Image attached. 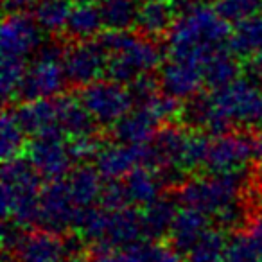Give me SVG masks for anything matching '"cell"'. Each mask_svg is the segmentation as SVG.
I'll return each mask as SVG.
<instances>
[{"label": "cell", "mask_w": 262, "mask_h": 262, "mask_svg": "<svg viewBox=\"0 0 262 262\" xmlns=\"http://www.w3.org/2000/svg\"><path fill=\"white\" fill-rule=\"evenodd\" d=\"M230 24L215 11L214 6L196 2L182 9L167 34V54L171 59L203 65L230 40Z\"/></svg>", "instance_id": "6da1fadb"}, {"label": "cell", "mask_w": 262, "mask_h": 262, "mask_svg": "<svg viewBox=\"0 0 262 262\" xmlns=\"http://www.w3.org/2000/svg\"><path fill=\"white\" fill-rule=\"evenodd\" d=\"M108 52L106 76L117 83L129 84L140 74L157 70L164 52L155 38L131 31H108L97 38Z\"/></svg>", "instance_id": "7a4b0ae2"}, {"label": "cell", "mask_w": 262, "mask_h": 262, "mask_svg": "<svg viewBox=\"0 0 262 262\" xmlns=\"http://www.w3.org/2000/svg\"><path fill=\"white\" fill-rule=\"evenodd\" d=\"M41 176L27 158H13L2 167L0 214L6 221L16 223L22 228L38 226L40 219Z\"/></svg>", "instance_id": "3957f363"}, {"label": "cell", "mask_w": 262, "mask_h": 262, "mask_svg": "<svg viewBox=\"0 0 262 262\" xmlns=\"http://www.w3.org/2000/svg\"><path fill=\"white\" fill-rule=\"evenodd\" d=\"M74 230L94 248H124L140 243L144 233L142 212L133 205L108 210L104 207L81 208Z\"/></svg>", "instance_id": "277c9868"}, {"label": "cell", "mask_w": 262, "mask_h": 262, "mask_svg": "<svg viewBox=\"0 0 262 262\" xmlns=\"http://www.w3.org/2000/svg\"><path fill=\"white\" fill-rule=\"evenodd\" d=\"M215 115L212 137L228 133L232 127H262V84L257 79L243 77L228 86L212 92Z\"/></svg>", "instance_id": "5b68a950"}, {"label": "cell", "mask_w": 262, "mask_h": 262, "mask_svg": "<svg viewBox=\"0 0 262 262\" xmlns=\"http://www.w3.org/2000/svg\"><path fill=\"white\" fill-rule=\"evenodd\" d=\"M248 183L244 169L228 172H208L189 178L178 187V201L208 215H217L226 207L241 201Z\"/></svg>", "instance_id": "8992f818"}, {"label": "cell", "mask_w": 262, "mask_h": 262, "mask_svg": "<svg viewBox=\"0 0 262 262\" xmlns=\"http://www.w3.org/2000/svg\"><path fill=\"white\" fill-rule=\"evenodd\" d=\"M63 56L65 49L58 41H43L27 69L26 81L20 90V97L24 101L52 99L61 94L65 84L69 83L63 69Z\"/></svg>", "instance_id": "52a82bcc"}, {"label": "cell", "mask_w": 262, "mask_h": 262, "mask_svg": "<svg viewBox=\"0 0 262 262\" xmlns=\"http://www.w3.org/2000/svg\"><path fill=\"white\" fill-rule=\"evenodd\" d=\"M79 99L92 113L95 122L102 127H112L133 110L135 101L127 84L113 79H97L81 88Z\"/></svg>", "instance_id": "ba28073f"}, {"label": "cell", "mask_w": 262, "mask_h": 262, "mask_svg": "<svg viewBox=\"0 0 262 262\" xmlns=\"http://www.w3.org/2000/svg\"><path fill=\"white\" fill-rule=\"evenodd\" d=\"M59 127L34 135L26 149V158L33 164L38 174L45 182L65 180L72 171V157L69 151V140Z\"/></svg>", "instance_id": "9c48e42d"}, {"label": "cell", "mask_w": 262, "mask_h": 262, "mask_svg": "<svg viewBox=\"0 0 262 262\" xmlns=\"http://www.w3.org/2000/svg\"><path fill=\"white\" fill-rule=\"evenodd\" d=\"M81 208L76 205L67 185V180L49 182L40 194L38 226L54 233H65L76 226Z\"/></svg>", "instance_id": "30bf717a"}, {"label": "cell", "mask_w": 262, "mask_h": 262, "mask_svg": "<svg viewBox=\"0 0 262 262\" xmlns=\"http://www.w3.org/2000/svg\"><path fill=\"white\" fill-rule=\"evenodd\" d=\"M43 45V29L33 15L26 11H9L0 27V51L2 56L22 58L36 54Z\"/></svg>", "instance_id": "8fae6325"}, {"label": "cell", "mask_w": 262, "mask_h": 262, "mask_svg": "<svg viewBox=\"0 0 262 262\" xmlns=\"http://www.w3.org/2000/svg\"><path fill=\"white\" fill-rule=\"evenodd\" d=\"M106 63L108 52L99 40L76 41L65 49L63 56L67 81L76 86H86L101 79L102 74H106Z\"/></svg>", "instance_id": "7c38bea8"}, {"label": "cell", "mask_w": 262, "mask_h": 262, "mask_svg": "<svg viewBox=\"0 0 262 262\" xmlns=\"http://www.w3.org/2000/svg\"><path fill=\"white\" fill-rule=\"evenodd\" d=\"M255 157V139L241 131H228L223 135H215L210 140L207 157L208 172H228L244 169Z\"/></svg>", "instance_id": "4fadbf2b"}, {"label": "cell", "mask_w": 262, "mask_h": 262, "mask_svg": "<svg viewBox=\"0 0 262 262\" xmlns=\"http://www.w3.org/2000/svg\"><path fill=\"white\" fill-rule=\"evenodd\" d=\"M149 144L131 146L126 142L102 144L94 165L104 180H124L137 165H149Z\"/></svg>", "instance_id": "5bb4252c"}, {"label": "cell", "mask_w": 262, "mask_h": 262, "mask_svg": "<svg viewBox=\"0 0 262 262\" xmlns=\"http://www.w3.org/2000/svg\"><path fill=\"white\" fill-rule=\"evenodd\" d=\"M70 257L67 241L59 233L41 228L40 232H26L16 250L15 262H65Z\"/></svg>", "instance_id": "9a60e30c"}, {"label": "cell", "mask_w": 262, "mask_h": 262, "mask_svg": "<svg viewBox=\"0 0 262 262\" xmlns=\"http://www.w3.org/2000/svg\"><path fill=\"white\" fill-rule=\"evenodd\" d=\"M158 79H160L162 92L180 101H187L198 95L205 84L201 67L196 63L183 61V59H171L169 63H165Z\"/></svg>", "instance_id": "2e32d148"}, {"label": "cell", "mask_w": 262, "mask_h": 262, "mask_svg": "<svg viewBox=\"0 0 262 262\" xmlns=\"http://www.w3.org/2000/svg\"><path fill=\"white\" fill-rule=\"evenodd\" d=\"M189 131L176 124H164L158 127L155 139L149 142L151 167H180L182 169V155Z\"/></svg>", "instance_id": "e0dca14e"}, {"label": "cell", "mask_w": 262, "mask_h": 262, "mask_svg": "<svg viewBox=\"0 0 262 262\" xmlns=\"http://www.w3.org/2000/svg\"><path fill=\"white\" fill-rule=\"evenodd\" d=\"M158 126L160 122L155 119L153 113L146 106H139L137 110H131L127 115H124L115 126H112V131L113 139L119 142L142 146V144H149L155 139Z\"/></svg>", "instance_id": "ac0fdd59"}, {"label": "cell", "mask_w": 262, "mask_h": 262, "mask_svg": "<svg viewBox=\"0 0 262 262\" xmlns=\"http://www.w3.org/2000/svg\"><path fill=\"white\" fill-rule=\"evenodd\" d=\"M58 106V127L69 139L81 135H92L97 131L99 124L92 117L79 97L76 95H61L56 99Z\"/></svg>", "instance_id": "d6986e66"}, {"label": "cell", "mask_w": 262, "mask_h": 262, "mask_svg": "<svg viewBox=\"0 0 262 262\" xmlns=\"http://www.w3.org/2000/svg\"><path fill=\"white\" fill-rule=\"evenodd\" d=\"M129 203L133 207H147L162 196L165 182L160 171L151 165H137L129 174L124 178Z\"/></svg>", "instance_id": "ffe728a7"}, {"label": "cell", "mask_w": 262, "mask_h": 262, "mask_svg": "<svg viewBox=\"0 0 262 262\" xmlns=\"http://www.w3.org/2000/svg\"><path fill=\"white\" fill-rule=\"evenodd\" d=\"M176 18V6L169 0H151L140 2L139 16H137V29L140 34L149 38L167 36L172 29Z\"/></svg>", "instance_id": "44dd1931"}, {"label": "cell", "mask_w": 262, "mask_h": 262, "mask_svg": "<svg viewBox=\"0 0 262 262\" xmlns=\"http://www.w3.org/2000/svg\"><path fill=\"white\" fill-rule=\"evenodd\" d=\"M15 115L27 135H40L58 127V106L52 99L24 101L15 110Z\"/></svg>", "instance_id": "7402d4cb"}, {"label": "cell", "mask_w": 262, "mask_h": 262, "mask_svg": "<svg viewBox=\"0 0 262 262\" xmlns=\"http://www.w3.org/2000/svg\"><path fill=\"white\" fill-rule=\"evenodd\" d=\"M208 225H210L208 214L183 205L180 208L178 215H176L171 232H169V239L182 253H187L201 239V235L207 232Z\"/></svg>", "instance_id": "603a6c76"}, {"label": "cell", "mask_w": 262, "mask_h": 262, "mask_svg": "<svg viewBox=\"0 0 262 262\" xmlns=\"http://www.w3.org/2000/svg\"><path fill=\"white\" fill-rule=\"evenodd\" d=\"M102 176L97 171V167H92L88 164H81L70 174L67 176V185L72 194L74 201L79 208L94 207L102 194Z\"/></svg>", "instance_id": "cb8c5ba5"}, {"label": "cell", "mask_w": 262, "mask_h": 262, "mask_svg": "<svg viewBox=\"0 0 262 262\" xmlns=\"http://www.w3.org/2000/svg\"><path fill=\"white\" fill-rule=\"evenodd\" d=\"M180 212L178 201L169 196H160L157 201L149 203L142 208V223L144 233L147 239L160 241L164 237H169L174 219Z\"/></svg>", "instance_id": "d4e9b609"}, {"label": "cell", "mask_w": 262, "mask_h": 262, "mask_svg": "<svg viewBox=\"0 0 262 262\" xmlns=\"http://www.w3.org/2000/svg\"><path fill=\"white\" fill-rule=\"evenodd\" d=\"M241 58H237L232 51L226 49H219L217 52L205 59L201 65V72H203L205 86H208L212 92L219 90V88L228 86L235 79L241 77Z\"/></svg>", "instance_id": "484cf974"}, {"label": "cell", "mask_w": 262, "mask_h": 262, "mask_svg": "<svg viewBox=\"0 0 262 262\" xmlns=\"http://www.w3.org/2000/svg\"><path fill=\"white\" fill-rule=\"evenodd\" d=\"M102 27L104 22H102L101 8L95 6V2H76L70 11L65 33L74 41L95 40L101 36Z\"/></svg>", "instance_id": "4316f807"}, {"label": "cell", "mask_w": 262, "mask_h": 262, "mask_svg": "<svg viewBox=\"0 0 262 262\" xmlns=\"http://www.w3.org/2000/svg\"><path fill=\"white\" fill-rule=\"evenodd\" d=\"M26 137V129L18 122L15 112L6 110L0 119V157L2 160L8 162L26 155L27 144H29Z\"/></svg>", "instance_id": "83f0119b"}, {"label": "cell", "mask_w": 262, "mask_h": 262, "mask_svg": "<svg viewBox=\"0 0 262 262\" xmlns=\"http://www.w3.org/2000/svg\"><path fill=\"white\" fill-rule=\"evenodd\" d=\"M262 47V15L235 24L228 40V49L237 58L250 59Z\"/></svg>", "instance_id": "f1b7e54d"}, {"label": "cell", "mask_w": 262, "mask_h": 262, "mask_svg": "<svg viewBox=\"0 0 262 262\" xmlns=\"http://www.w3.org/2000/svg\"><path fill=\"white\" fill-rule=\"evenodd\" d=\"M99 8L108 31H131V27H137L139 0H101Z\"/></svg>", "instance_id": "f546056e"}, {"label": "cell", "mask_w": 262, "mask_h": 262, "mask_svg": "<svg viewBox=\"0 0 262 262\" xmlns=\"http://www.w3.org/2000/svg\"><path fill=\"white\" fill-rule=\"evenodd\" d=\"M70 6L69 0H38L33 8V16L47 34H59L67 29Z\"/></svg>", "instance_id": "4dcf8cb0"}, {"label": "cell", "mask_w": 262, "mask_h": 262, "mask_svg": "<svg viewBox=\"0 0 262 262\" xmlns=\"http://www.w3.org/2000/svg\"><path fill=\"white\" fill-rule=\"evenodd\" d=\"M228 239L223 228H208L201 239L187 251L185 262H225Z\"/></svg>", "instance_id": "1f68e13d"}, {"label": "cell", "mask_w": 262, "mask_h": 262, "mask_svg": "<svg viewBox=\"0 0 262 262\" xmlns=\"http://www.w3.org/2000/svg\"><path fill=\"white\" fill-rule=\"evenodd\" d=\"M26 59L22 58H9L2 56V65H0V92H2V101L8 102L20 97V90L27 76Z\"/></svg>", "instance_id": "d6a6232c"}, {"label": "cell", "mask_w": 262, "mask_h": 262, "mask_svg": "<svg viewBox=\"0 0 262 262\" xmlns=\"http://www.w3.org/2000/svg\"><path fill=\"white\" fill-rule=\"evenodd\" d=\"M214 115H215V108H214V101H212V95L198 94L185 101V104L182 106L180 119L187 126L208 131L212 122H214Z\"/></svg>", "instance_id": "836d02e7"}, {"label": "cell", "mask_w": 262, "mask_h": 262, "mask_svg": "<svg viewBox=\"0 0 262 262\" xmlns=\"http://www.w3.org/2000/svg\"><path fill=\"white\" fill-rule=\"evenodd\" d=\"M210 140L205 131H189L182 155V169L185 172L198 171L207 165Z\"/></svg>", "instance_id": "e575fe53"}, {"label": "cell", "mask_w": 262, "mask_h": 262, "mask_svg": "<svg viewBox=\"0 0 262 262\" xmlns=\"http://www.w3.org/2000/svg\"><path fill=\"white\" fill-rule=\"evenodd\" d=\"M214 8L230 26L262 15V0H214Z\"/></svg>", "instance_id": "d590c367"}, {"label": "cell", "mask_w": 262, "mask_h": 262, "mask_svg": "<svg viewBox=\"0 0 262 262\" xmlns=\"http://www.w3.org/2000/svg\"><path fill=\"white\" fill-rule=\"evenodd\" d=\"M92 262H149L147 243H135L124 248H94Z\"/></svg>", "instance_id": "8d00e7d4"}, {"label": "cell", "mask_w": 262, "mask_h": 262, "mask_svg": "<svg viewBox=\"0 0 262 262\" xmlns=\"http://www.w3.org/2000/svg\"><path fill=\"white\" fill-rule=\"evenodd\" d=\"M225 262H262V253L248 233H235L226 244Z\"/></svg>", "instance_id": "74e56055"}, {"label": "cell", "mask_w": 262, "mask_h": 262, "mask_svg": "<svg viewBox=\"0 0 262 262\" xmlns=\"http://www.w3.org/2000/svg\"><path fill=\"white\" fill-rule=\"evenodd\" d=\"M151 113L155 115V119L160 124H169L172 120L180 119L182 115V104H180V99L172 97V95L160 92L155 99H151L147 104H144Z\"/></svg>", "instance_id": "f35d334b"}, {"label": "cell", "mask_w": 262, "mask_h": 262, "mask_svg": "<svg viewBox=\"0 0 262 262\" xmlns=\"http://www.w3.org/2000/svg\"><path fill=\"white\" fill-rule=\"evenodd\" d=\"M127 88H129L131 97H133V101H135L137 106L147 104L151 99H155L162 92L160 79L155 77L151 72L140 74L139 77H135V79L127 84Z\"/></svg>", "instance_id": "ab89813d"}, {"label": "cell", "mask_w": 262, "mask_h": 262, "mask_svg": "<svg viewBox=\"0 0 262 262\" xmlns=\"http://www.w3.org/2000/svg\"><path fill=\"white\" fill-rule=\"evenodd\" d=\"M101 146H102L101 140L97 139L95 133L69 139L70 157H72V160L77 162V164H86V162H90V160H95Z\"/></svg>", "instance_id": "60d3db41"}, {"label": "cell", "mask_w": 262, "mask_h": 262, "mask_svg": "<svg viewBox=\"0 0 262 262\" xmlns=\"http://www.w3.org/2000/svg\"><path fill=\"white\" fill-rule=\"evenodd\" d=\"M101 207L108 208V210H119V208L129 207V196H127L124 180H108L104 187H102L101 200H99Z\"/></svg>", "instance_id": "b9f144b4"}, {"label": "cell", "mask_w": 262, "mask_h": 262, "mask_svg": "<svg viewBox=\"0 0 262 262\" xmlns=\"http://www.w3.org/2000/svg\"><path fill=\"white\" fill-rule=\"evenodd\" d=\"M147 253H149V262H183L182 251L171 241L162 243L160 239L147 243Z\"/></svg>", "instance_id": "7bdbcfd3"}, {"label": "cell", "mask_w": 262, "mask_h": 262, "mask_svg": "<svg viewBox=\"0 0 262 262\" xmlns=\"http://www.w3.org/2000/svg\"><path fill=\"white\" fill-rule=\"evenodd\" d=\"M215 217H217L219 228H223L225 232L226 230H237L246 223V208L243 207L241 201H237V203L230 205L225 210L219 212Z\"/></svg>", "instance_id": "ee69618b"}, {"label": "cell", "mask_w": 262, "mask_h": 262, "mask_svg": "<svg viewBox=\"0 0 262 262\" xmlns=\"http://www.w3.org/2000/svg\"><path fill=\"white\" fill-rule=\"evenodd\" d=\"M248 235H250V239L253 241V244L257 246V250L262 253V214L253 219V223L250 225V232H248Z\"/></svg>", "instance_id": "f6af8a7d"}, {"label": "cell", "mask_w": 262, "mask_h": 262, "mask_svg": "<svg viewBox=\"0 0 262 262\" xmlns=\"http://www.w3.org/2000/svg\"><path fill=\"white\" fill-rule=\"evenodd\" d=\"M38 0H4V6L8 11H27L29 8H34Z\"/></svg>", "instance_id": "bcb514c9"}, {"label": "cell", "mask_w": 262, "mask_h": 262, "mask_svg": "<svg viewBox=\"0 0 262 262\" xmlns=\"http://www.w3.org/2000/svg\"><path fill=\"white\" fill-rule=\"evenodd\" d=\"M250 69L255 77H260L262 79V47L250 58Z\"/></svg>", "instance_id": "7dc6e473"}, {"label": "cell", "mask_w": 262, "mask_h": 262, "mask_svg": "<svg viewBox=\"0 0 262 262\" xmlns=\"http://www.w3.org/2000/svg\"><path fill=\"white\" fill-rule=\"evenodd\" d=\"M255 160H257L258 167L262 169V131L255 137Z\"/></svg>", "instance_id": "c3c4849f"}, {"label": "cell", "mask_w": 262, "mask_h": 262, "mask_svg": "<svg viewBox=\"0 0 262 262\" xmlns=\"http://www.w3.org/2000/svg\"><path fill=\"white\" fill-rule=\"evenodd\" d=\"M65 262H92V260H88V258L83 257V255H70Z\"/></svg>", "instance_id": "681fc988"}, {"label": "cell", "mask_w": 262, "mask_h": 262, "mask_svg": "<svg viewBox=\"0 0 262 262\" xmlns=\"http://www.w3.org/2000/svg\"><path fill=\"white\" fill-rule=\"evenodd\" d=\"M76 2H101V0H76Z\"/></svg>", "instance_id": "f907efd6"}, {"label": "cell", "mask_w": 262, "mask_h": 262, "mask_svg": "<svg viewBox=\"0 0 262 262\" xmlns=\"http://www.w3.org/2000/svg\"><path fill=\"white\" fill-rule=\"evenodd\" d=\"M139 2H151V0H139Z\"/></svg>", "instance_id": "816d5d0a"}]
</instances>
